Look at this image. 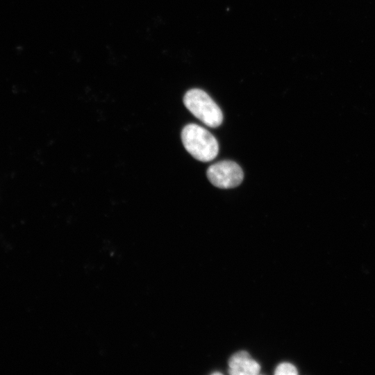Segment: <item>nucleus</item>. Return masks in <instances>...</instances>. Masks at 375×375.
<instances>
[{"instance_id":"obj_1","label":"nucleus","mask_w":375,"mask_h":375,"mask_svg":"<svg viewBox=\"0 0 375 375\" xmlns=\"http://www.w3.org/2000/svg\"><path fill=\"white\" fill-rule=\"evenodd\" d=\"M185 149L197 160L208 162L218 153L219 145L216 138L202 126L190 124L181 132Z\"/></svg>"},{"instance_id":"obj_2","label":"nucleus","mask_w":375,"mask_h":375,"mask_svg":"<svg viewBox=\"0 0 375 375\" xmlns=\"http://www.w3.org/2000/svg\"><path fill=\"white\" fill-rule=\"evenodd\" d=\"M183 103L190 112L206 126L216 128L222 124L221 109L203 90L198 88L188 90L184 95Z\"/></svg>"},{"instance_id":"obj_3","label":"nucleus","mask_w":375,"mask_h":375,"mask_svg":"<svg viewBox=\"0 0 375 375\" xmlns=\"http://www.w3.org/2000/svg\"><path fill=\"white\" fill-rule=\"evenodd\" d=\"M206 174L213 185L222 189L235 188L242 182L244 178L242 168L231 160H223L211 165Z\"/></svg>"},{"instance_id":"obj_4","label":"nucleus","mask_w":375,"mask_h":375,"mask_svg":"<svg viewBox=\"0 0 375 375\" xmlns=\"http://www.w3.org/2000/svg\"><path fill=\"white\" fill-rule=\"evenodd\" d=\"M228 374L231 375H257L260 370L258 362L253 360L249 352L240 351L228 360Z\"/></svg>"},{"instance_id":"obj_5","label":"nucleus","mask_w":375,"mask_h":375,"mask_svg":"<svg viewBox=\"0 0 375 375\" xmlns=\"http://www.w3.org/2000/svg\"><path fill=\"white\" fill-rule=\"evenodd\" d=\"M276 375H296L298 374L294 365L289 362L279 364L274 372Z\"/></svg>"},{"instance_id":"obj_6","label":"nucleus","mask_w":375,"mask_h":375,"mask_svg":"<svg viewBox=\"0 0 375 375\" xmlns=\"http://www.w3.org/2000/svg\"><path fill=\"white\" fill-rule=\"evenodd\" d=\"M212 375H215V374L219 375V374H222V373H221V372H216L212 373Z\"/></svg>"}]
</instances>
